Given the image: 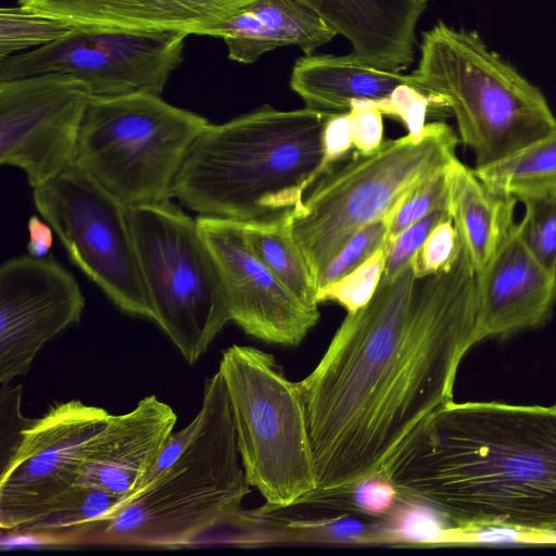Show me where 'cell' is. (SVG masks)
<instances>
[{"label":"cell","mask_w":556,"mask_h":556,"mask_svg":"<svg viewBox=\"0 0 556 556\" xmlns=\"http://www.w3.org/2000/svg\"><path fill=\"white\" fill-rule=\"evenodd\" d=\"M416 286L413 258L346 313L299 381L317 472L315 494L382 471L429 415L453 401L458 367L483 340L477 273L459 241L446 269Z\"/></svg>","instance_id":"1"},{"label":"cell","mask_w":556,"mask_h":556,"mask_svg":"<svg viewBox=\"0 0 556 556\" xmlns=\"http://www.w3.org/2000/svg\"><path fill=\"white\" fill-rule=\"evenodd\" d=\"M378 475L397 503L428 508L453 532L556 534V404L453 400Z\"/></svg>","instance_id":"2"},{"label":"cell","mask_w":556,"mask_h":556,"mask_svg":"<svg viewBox=\"0 0 556 556\" xmlns=\"http://www.w3.org/2000/svg\"><path fill=\"white\" fill-rule=\"evenodd\" d=\"M250 486L217 370L205 379L192 421L169 435L140 488L83 545L180 549L214 544L220 530L256 526L260 517L242 507Z\"/></svg>","instance_id":"3"},{"label":"cell","mask_w":556,"mask_h":556,"mask_svg":"<svg viewBox=\"0 0 556 556\" xmlns=\"http://www.w3.org/2000/svg\"><path fill=\"white\" fill-rule=\"evenodd\" d=\"M331 115L265 104L210 123L186 156L173 198L200 215L238 223L286 220L327 170L324 129Z\"/></svg>","instance_id":"4"},{"label":"cell","mask_w":556,"mask_h":556,"mask_svg":"<svg viewBox=\"0 0 556 556\" xmlns=\"http://www.w3.org/2000/svg\"><path fill=\"white\" fill-rule=\"evenodd\" d=\"M412 73L419 88L441 98L476 167L497 162L556 130L542 91L491 51L475 31L439 21L422 33Z\"/></svg>","instance_id":"5"},{"label":"cell","mask_w":556,"mask_h":556,"mask_svg":"<svg viewBox=\"0 0 556 556\" xmlns=\"http://www.w3.org/2000/svg\"><path fill=\"white\" fill-rule=\"evenodd\" d=\"M459 138L445 123L427 124L410 135L383 140L363 154L352 151L312 186L289 219V230L314 278L344 243L370 223L392 216L405 195L457 157Z\"/></svg>","instance_id":"6"},{"label":"cell","mask_w":556,"mask_h":556,"mask_svg":"<svg viewBox=\"0 0 556 556\" xmlns=\"http://www.w3.org/2000/svg\"><path fill=\"white\" fill-rule=\"evenodd\" d=\"M238 451L247 481L265 500L260 515L300 504L317 490L305 401L274 355L233 344L222 353Z\"/></svg>","instance_id":"7"},{"label":"cell","mask_w":556,"mask_h":556,"mask_svg":"<svg viewBox=\"0 0 556 556\" xmlns=\"http://www.w3.org/2000/svg\"><path fill=\"white\" fill-rule=\"evenodd\" d=\"M210 123L152 93L92 98L75 165L127 207L168 201L191 146Z\"/></svg>","instance_id":"8"},{"label":"cell","mask_w":556,"mask_h":556,"mask_svg":"<svg viewBox=\"0 0 556 556\" xmlns=\"http://www.w3.org/2000/svg\"><path fill=\"white\" fill-rule=\"evenodd\" d=\"M127 215L152 320L192 365L230 321L214 256L197 219L170 200Z\"/></svg>","instance_id":"9"},{"label":"cell","mask_w":556,"mask_h":556,"mask_svg":"<svg viewBox=\"0 0 556 556\" xmlns=\"http://www.w3.org/2000/svg\"><path fill=\"white\" fill-rule=\"evenodd\" d=\"M33 198L71 261L121 311L152 320L127 206L75 164Z\"/></svg>","instance_id":"10"},{"label":"cell","mask_w":556,"mask_h":556,"mask_svg":"<svg viewBox=\"0 0 556 556\" xmlns=\"http://www.w3.org/2000/svg\"><path fill=\"white\" fill-rule=\"evenodd\" d=\"M184 31L75 29L47 46L0 59V83L50 73L86 83L93 98L161 96L184 59Z\"/></svg>","instance_id":"11"},{"label":"cell","mask_w":556,"mask_h":556,"mask_svg":"<svg viewBox=\"0 0 556 556\" xmlns=\"http://www.w3.org/2000/svg\"><path fill=\"white\" fill-rule=\"evenodd\" d=\"M111 414L79 400L51 406L23 430V440L0 468L2 533L52 511L76 485L85 455Z\"/></svg>","instance_id":"12"},{"label":"cell","mask_w":556,"mask_h":556,"mask_svg":"<svg viewBox=\"0 0 556 556\" xmlns=\"http://www.w3.org/2000/svg\"><path fill=\"white\" fill-rule=\"evenodd\" d=\"M86 83L50 73L0 83V163L37 188L75 164L80 126L92 100Z\"/></svg>","instance_id":"13"},{"label":"cell","mask_w":556,"mask_h":556,"mask_svg":"<svg viewBox=\"0 0 556 556\" xmlns=\"http://www.w3.org/2000/svg\"><path fill=\"white\" fill-rule=\"evenodd\" d=\"M85 298L52 257L14 256L0 266V384L27 374L39 350L79 323Z\"/></svg>","instance_id":"14"},{"label":"cell","mask_w":556,"mask_h":556,"mask_svg":"<svg viewBox=\"0 0 556 556\" xmlns=\"http://www.w3.org/2000/svg\"><path fill=\"white\" fill-rule=\"evenodd\" d=\"M195 219L216 262L230 321L263 342L299 345L318 323V306L302 302L258 260L238 222Z\"/></svg>","instance_id":"15"},{"label":"cell","mask_w":556,"mask_h":556,"mask_svg":"<svg viewBox=\"0 0 556 556\" xmlns=\"http://www.w3.org/2000/svg\"><path fill=\"white\" fill-rule=\"evenodd\" d=\"M174 409L152 394L130 412L110 415L81 463L77 485L127 496L142 484L173 433Z\"/></svg>","instance_id":"16"},{"label":"cell","mask_w":556,"mask_h":556,"mask_svg":"<svg viewBox=\"0 0 556 556\" xmlns=\"http://www.w3.org/2000/svg\"><path fill=\"white\" fill-rule=\"evenodd\" d=\"M483 340L508 338L543 326L556 304V275L527 249L517 231L477 274Z\"/></svg>","instance_id":"17"},{"label":"cell","mask_w":556,"mask_h":556,"mask_svg":"<svg viewBox=\"0 0 556 556\" xmlns=\"http://www.w3.org/2000/svg\"><path fill=\"white\" fill-rule=\"evenodd\" d=\"M254 0H18L86 31L206 33Z\"/></svg>","instance_id":"18"},{"label":"cell","mask_w":556,"mask_h":556,"mask_svg":"<svg viewBox=\"0 0 556 556\" xmlns=\"http://www.w3.org/2000/svg\"><path fill=\"white\" fill-rule=\"evenodd\" d=\"M301 1L345 37L361 61L397 73L415 61L416 26L426 9L416 0Z\"/></svg>","instance_id":"19"},{"label":"cell","mask_w":556,"mask_h":556,"mask_svg":"<svg viewBox=\"0 0 556 556\" xmlns=\"http://www.w3.org/2000/svg\"><path fill=\"white\" fill-rule=\"evenodd\" d=\"M336 35L301 0H254L205 36L222 38L230 60L251 64L264 53L286 46H296L312 54Z\"/></svg>","instance_id":"20"},{"label":"cell","mask_w":556,"mask_h":556,"mask_svg":"<svg viewBox=\"0 0 556 556\" xmlns=\"http://www.w3.org/2000/svg\"><path fill=\"white\" fill-rule=\"evenodd\" d=\"M518 200L484 182L457 157L447 169V205L453 224L477 274L516 227Z\"/></svg>","instance_id":"21"},{"label":"cell","mask_w":556,"mask_h":556,"mask_svg":"<svg viewBox=\"0 0 556 556\" xmlns=\"http://www.w3.org/2000/svg\"><path fill=\"white\" fill-rule=\"evenodd\" d=\"M402 84L419 88L412 74L377 68L352 53L305 54L290 76V88L307 108L331 113L349 112L354 100L383 99Z\"/></svg>","instance_id":"22"},{"label":"cell","mask_w":556,"mask_h":556,"mask_svg":"<svg viewBox=\"0 0 556 556\" xmlns=\"http://www.w3.org/2000/svg\"><path fill=\"white\" fill-rule=\"evenodd\" d=\"M124 497L76 484L52 511L7 534L40 546L83 545Z\"/></svg>","instance_id":"23"},{"label":"cell","mask_w":556,"mask_h":556,"mask_svg":"<svg viewBox=\"0 0 556 556\" xmlns=\"http://www.w3.org/2000/svg\"><path fill=\"white\" fill-rule=\"evenodd\" d=\"M288 219L239 224L258 260L302 302L318 306L315 278L289 230Z\"/></svg>","instance_id":"24"},{"label":"cell","mask_w":556,"mask_h":556,"mask_svg":"<svg viewBox=\"0 0 556 556\" xmlns=\"http://www.w3.org/2000/svg\"><path fill=\"white\" fill-rule=\"evenodd\" d=\"M492 188L515 197L556 187V130L492 164L475 167Z\"/></svg>","instance_id":"25"},{"label":"cell","mask_w":556,"mask_h":556,"mask_svg":"<svg viewBox=\"0 0 556 556\" xmlns=\"http://www.w3.org/2000/svg\"><path fill=\"white\" fill-rule=\"evenodd\" d=\"M76 28L25 7L0 10V59L54 42Z\"/></svg>","instance_id":"26"},{"label":"cell","mask_w":556,"mask_h":556,"mask_svg":"<svg viewBox=\"0 0 556 556\" xmlns=\"http://www.w3.org/2000/svg\"><path fill=\"white\" fill-rule=\"evenodd\" d=\"M525 215L517 231L531 254L556 275V187L519 200Z\"/></svg>","instance_id":"27"},{"label":"cell","mask_w":556,"mask_h":556,"mask_svg":"<svg viewBox=\"0 0 556 556\" xmlns=\"http://www.w3.org/2000/svg\"><path fill=\"white\" fill-rule=\"evenodd\" d=\"M387 260L386 247L380 248L362 265L318 291V303L332 301L346 313L365 306L377 291Z\"/></svg>","instance_id":"28"},{"label":"cell","mask_w":556,"mask_h":556,"mask_svg":"<svg viewBox=\"0 0 556 556\" xmlns=\"http://www.w3.org/2000/svg\"><path fill=\"white\" fill-rule=\"evenodd\" d=\"M390 217H383L355 232L317 277V290L319 291L345 276L384 247Z\"/></svg>","instance_id":"29"},{"label":"cell","mask_w":556,"mask_h":556,"mask_svg":"<svg viewBox=\"0 0 556 556\" xmlns=\"http://www.w3.org/2000/svg\"><path fill=\"white\" fill-rule=\"evenodd\" d=\"M447 169L430 175L405 195L390 218L386 248L409 225L446 201Z\"/></svg>","instance_id":"30"},{"label":"cell","mask_w":556,"mask_h":556,"mask_svg":"<svg viewBox=\"0 0 556 556\" xmlns=\"http://www.w3.org/2000/svg\"><path fill=\"white\" fill-rule=\"evenodd\" d=\"M382 114L400 119L408 135L419 139L426 127L431 108H445L443 100L412 85L397 86L388 97L374 101Z\"/></svg>","instance_id":"31"},{"label":"cell","mask_w":556,"mask_h":556,"mask_svg":"<svg viewBox=\"0 0 556 556\" xmlns=\"http://www.w3.org/2000/svg\"><path fill=\"white\" fill-rule=\"evenodd\" d=\"M447 218H451V214L446 199L444 203L402 231L386 248L387 260L383 278L391 279L395 277L412 261L435 226Z\"/></svg>","instance_id":"32"},{"label":"cell","mask_w":556,"mask_h":556,"mask_svg":"<svg viewBox=\"0 0 556 556\" xmlns=\"http://www.w3.org/2000/svg\"><path fill=\"white\" fill-rule=\"evenodd\" d=\"M459 252V238L452 218L441 222L413 256L417 280L448 268Z\"/></svg>","instance_id":"33"},{"label":"cell","mask_w":556,"mask_h":556,"mask_svg":"<svg viewBox=\"0 0 556 556\" xmlns=\"http://www.w3.org/2000/svg\"><path fill=\"white\" fill-rule=\"evenodd\" d=\"M0 468L3 467L20 447L23 440V430L34 418L22 415L21 395L22 387L0 384Z\"/></svg>","instance_id":"34"},{"label":"cell","mask_w":556,"mask_h":556,"mask_svg":"<svg viewBox=\"0 0 556 556\" xmlns=\"http://www.w3.org/2000/svg\"><path fill=\"white\" fill-rule=\"evenodd\" d=\"M344 494L351 495L352 504H355L361 513L375 516L390 513L395 507V503H397L394 486L381 475L367 478L350 490L329 494L311 495L306 500Z\"/></svg>","instance_id":"35"},{"label":"cell","mask_w":556,"mask_h":556,"mask_svg":"<svg viewBox=\"0 0 556 556\" xmlns=\"http://www.w3.org/2000/svg\"><path fill=\"white\" fill-rule=\"evenodd\" d=\"M348 114L355 151L367 154L378 149L383 141V114L374 101L354 100Z\"/></svg>","instance_id":"36"},{"label":"cell","mask_w":556,"mask_h":556,"mask_svg":"<svg viewBox=\"0 0 556 556\" xmlns=\"http://www.w3.org/2000/svg\"><path fill=\"white\" fill-rule=\"evenodd\" d=\"M348 112L332 113L324 129V164L328 170L353 149Z\"/></svg>","instance_id":"37"},{"label":"cell","mask_w":556,"mask_h":556,"mask_svg":"<svg viewBox=\"0 0 556 556\" xmlns=\"http://www.w3.org/2000/svg\"><path fill=\"white\" fill-rule=\"evenodd\" d=\"M403 504V503H402ZM408 509L400 515L397 527L395 528L396 538L405 541L427 542L434 539L435 521L431 510L426 507L405 504Z\"/></svg>","instance_id":"38"},{"label":"cell","mask_w":556,"mask_h":556,"mask_svg":"<svg viewBox=\"0 0 556 556\" xmlns=\"http://www.w3.org/2000/svg\"><path fill=\"white\" fill-rule=\"evenodd\" d=\"M27 254L34 257H46L53 244V229L37 215H31L27 223Z\"/></svg>","instance_id":"39"},{"label":"cell","mask_w":556,"mask_h":556,"mask_svg":"<svg viewBox=\"0 0 556 556\" xmlns=\"http://www.w3.org/2000/svg\"><path fill=\"white\" fill-rule=\"evenodd\" d=\"M429 0H416V2L422 7H427Z\"/></svg>","instance_id":"40"}]
</instances>
